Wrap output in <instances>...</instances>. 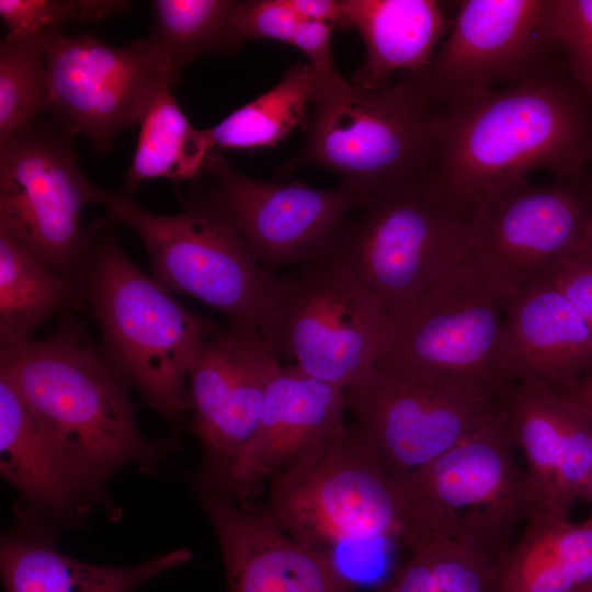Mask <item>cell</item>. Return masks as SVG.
Wrapping results in <instances>:
<instances>
[{
	"mask_svg": "<svg viewBox=\"0 0 592 592\" xmlns=\"http://www.w3.org/2000/svg\"><path fill=\"white\" fill-rule=\"evenodd\" d=\"M187 548L133 566L95 565L72 558L57 546L56 534L32 511L1 537L0 569L5 592H135L150 579L186 563Z\"/></svg>",
	"mask_w": 592,
	"mask_h": 592,
	"instance_id": "603a6c76",
	"label": "cell"
},
{
	"mask_svg": "<svg viewBox=\"0 0 592 592\" xmlns=\"http://www.w3.org/2000/svg\"><path fill=\"white\" fill-rule=\"evenodd\" d=\"M510 294L470 253L408 316L392 325L378 365L418 377L504 389L499 348Z\"/></svg>",
	"mask_w": 592,
	"mask_h": 592,
	"instance_id": "8fae6325",
	"label": "cell"
},
{
	"mask_svg": "<svg viewBox=\"0 0 592 592\" xmlns=\"http://www.w3.org/2000/svg\"><path fill=\"white\" fill-rule=\"evenodd\" d=\"M572 304L592 330V260L570 255L546 276Z\"/></svg>",
	"mask_w": 592,
	"mask_h": 592,
	"instance_id": "e575fe53",
	"label": "cell"
},
{
	"mask_svg": "<svg viewBox=\"0 0 592 592\" xmlns=\"http://www.w3.org/2000/svg\"><path fill=\"white\" fill-rule=\"evenodd\" d=\"M498 561L488 592H573L592 578V520L532 513Z\"/></svg>",
	"mask_w": 592,
	"mask_h": 592,
	"instance_id": "d4e9b609",
	"label": "cell"
},
{
	"mask_svg": "<svg viewBox=\"0 0 592 592\" xmlns=\"http://www.w3.org/2000/svg\"><path fill=\"white\" fill-rule=\"evenodd\" d=\"M300 21L287 0L234 1L228 19L230 48L255 38L291 44Z\"/></svg>",
	"mask_w": 592,
	"mask_h": 592,
	"instance_id": "836d02e7",
	"label": "cell"
},
{
	"mask_svg": "<svg viewBox=\"0 0 592 592\" xmlns=\"http://www.w3.org/2000/svg\"><path fill=\"white\" fill-rule=\"evenodd\" d=\"M341 27L358 31L366 49L352 82L368 90L391 83L398 71H422L444 35L446 20L434 0H340Z\"/></svg>",
	"mask_w": 592,
	"mask_h": 592,
	"instance_id": "cb8c5ba5",
	"label": "cell"
},
{
	"mask_svg": "<svg viewBox=\"0 0 592 592\" xmlns=\"http://www.w3.org/2000/svg\"><path fill=\"white\" fill-rule=\"evenodd\" d=\"M311 105L303 148L278 177L320 167L337 173L342 185L372 196L426 172L437 107L406 79L368 90L341 75L317 78Z\"/></svg>",
	"mask_w": 592,
	"mask_h": 592,
	"instance_id": "8992f818",
	"label": "cell"
},
{
	"mask_svg": "<svg viewBox=\"0 0 592 592\" xmlns=\"http://www.w3.org/2000/svg\"><path fill=\"white\" fill-rule=\"evenodd\" d=\"M263 510L293 538L327 551L375 540L411 550L435 535L355 424H345L314 463L272 481Z\"/></svg>",
	"mask_w": 592,
	"mask_h": 592,
	"instance_id": "5b68a950",
	"label": "cell"
},
{
	"mask_svg": "<svg viewBox=\"0 0 592 592\" xmlns=\"http://www.w3.org/2000/svg\"><path fill=\"white\" fill-rule=\"evenodd\" d=\"M391 329L377 297L348 265L328 257L281 278L259 328L278 360L342 389L377 364Z\"/></svg>",
	"mask_w": 592,
	"mask_h": 592,
	"instance_id": "ba28073f",
	"label": "cell"
},
{
	"mask_svg": "<svg viewBox=\"0 0 592 592\" xmlns=\"http://www.w3.org/2000/svg\"><path fill=\"white\" fill-rule=\"evenodd\" d=\"M301 21H321L341 26L340 0H287Z\"/></svg>",
	"mask_w": 592,
	"mask_h": 592,
	"instance_id": "8d00e7d4",
	"label": "cell"
},
{
	"mask_svg": "<svg viewBox=\"0 0 592 592\" xmlns=\"http://www.w3.org/2000/svg\"><path fill=\"white\" fill-rule=\"evenodd\" d=\"M470 213L423 174L373 194L325 257L348 265L394 325L470 253Z\"/></svg>",
	"mask_w": 592,
	"mask_h": 592,
	"instance_id": "277c9868",
	"label": "cell"
},
{
	"mask_svg": "<svg viewBox=\"0 0 592 592\" xmlns=\"http://www.w3.org/2000/svg\"><path fill=\"white\" fill-rule=\"evenodd\" d=\"M0 471L39 515L76 517L100 498V481L41 420L0 369Z\"/></svg>",
	"mask_w": 592,
	"mask_h": 592,
	"instance_id": "44dd1931",
	"label": "cell"
},
{
	"mask_svg": "<svg viewBox=\"0 0 592 592\" xmlns=\"http://www.w3.org/2000/svg\"><path fill=\"white\" fill-rule=\"evenodd\" d=\"M71 137L36 118L0 140V228L78 283L94 235L83 209L111 192L81 172Z\"/></svg>",
	"mask_w": 592,
	"mask_h": 592,
	"instance_id": "9c48e42d",
	"label": "cell"
},
{
	"mask_svg": "<svg viewBox=\"0 0 592 592\" xmlns=\"http://www.w3.org/2000/svg\"><path fill=\"white\" fill-rule=\"evenodd\" d=\"M592 160V100L549 62L503 87L456 98L436 111L424 175L471 212L487 193L536 170L584 172Z\"/></svg>",
	"mask_w": 592,
	"mask_h": 592,
	"instance_id": "6da1fadb",
	"label": "cell"
},
{
	"mask_svg": "<svg viewBox=\"0 0 592 592\" xmlns=\"http://www.w3.org/2000/svg\"><path fill=\"white\" fill-rule=\"evenodd\" d=\"M107 216L140 238L152 276L172 293L217 310L229 322L258 328L273 308L281 278L267 273L230 224L196 194L181 213L161 215L126 191L111 192Z\"/></svg>",
	"mask_w": 592,
	"mask_h": 592,
	"instance_id": "52a82bcc",
	"label": "cell"
},
{
	"mask_svg": "<svg viewBox=\"0 0 592 592\" xmlns=\"http://www.w3.org/2000/svg\"><path fill=\"white\" fill-rule=\"evenodd\" d=\"M149 36L168 59L175 84L185 65L207 54L231 49L228 19L231 0H155Z\"/></svg>",
	"mask_w": 592,
	"mask_h": 592,
	"instance_id": "f546056e",
	"label": "cell"
},
{
	"mask_svg": "<svg viewBox=\"0 0 592 592\" xmlns=\"http://www.w3.org/2000/svg\"><path fill=\"white\" fill-rule=\"evenodd\" d=\"M505 389L418 377L375 364L342 390L346 408L377 460L399 479L428 465L491 418Z\"/></svg>",
	"mask_w": 592,
	"mask_h": 592,
	"instance_id": "30bf717a",
	"label": "cell"
},
{
	"mask_svg": "<svg viewBox=\"0 0 592 592\" xmlns=\"http://www.w3.org/2000/svg\"><path fill=\"white\" fill-rule=\"evenodd\" d=\"M583 499L587 500L591 504V513H590L589 519L592 520V473L589 478Z\"/></svg>",
	"mask_w": 592,
	"mask_h": 592,
	"instance_id": "ab89813d",
	"label": "cell"
},
{
	"mask_svg": "<svg viewBox=\"0 0 592 592\" xmlns=\"http://www.w3.org/2000/svg\"><path fill=\"white\" fill-rule=\"evenodd\" d=\"M591 219L592 179L585 171L540 185L515 180L473 206L470 257L511 295L570 257Z\"/></svg>",
	"mask_w": 592,
	"mask_h": 592,
	"instance_id": "7c38bea8",
	"label": "cell"
},
{
	"mask_svg": "<svg viewBox=\"0 0 592 592\" xmlns=\"http://www.w3.org/2000/svg\"><path fill=\"white\" fill-rule=\"evenodd\" d=\"M559 391L565 392L579 402L592 417V366L574 383Z\"/></svg>",
	"mask_w": 592,
	"mask_h": 592,
	"instance_id": "74e56055",
	"label": "cell"
},
{
	"mask_svg": "<svg viewBox=\"0 0 592 592\" xmlns=\"http://www.w3.org/2000/svg\"><path fill=\"white\" fill-rule=\"evenodd\" d=\"M515 448L501 400L491 418L452 448L397 480L437 534L477 527L512 534L530 513Z\"/></svg>",
	"mask_w": 592,
	"mask_h": 592,
	"instance_id": "e0dca14e",
	"label": "cell"
},
{
	"mask_svg": "<svg viewBox=\"0 0 592 592\" xmlns=\"http://www.w3.org/2000/svg\"><path fill=\"white\" fill-rule=\"evenodd\" d=\"M126 1L100 0H0V15L8 38L57 36L70 22H89L126 11Z\"/></svg>",
	"mask_w": 592,
	"mask_h": 592,
	"instance_id": "1f68e13d",
	"label": "cell"
},
{
	"mask_svg": "<svg viewBox=\"0 0 592 592\" xmlns=\"http://www.w3.org/2000/svg\"><path fill=\"white\" fill-rule=\"evenodd\" d=\"M198 492L220 547L227 592L356 591L330 551L293 538L263 509L206 485Z\"/></svg>",
	"mask_w": 592,
	"mask_h": 592,
	"instance_id": "d6986e66",
	"label": "cell"
},
{
	"mask_svg": "<svg viewBox=\"0 0 592 592\" xmlns=\"http://www.w3.org/2000/svg\"><path fill=\"white\" fill-rule=\"evenodd\" d=\"M171 84L156 94L139 125L140 132L125 190L133 194L141 182L164 178L178 185L198 181L215 150L206 129H198L178 105Z\"/></svg>",
	"mask_w": 592,
	"mask_h": 592,
	"instance_id": "83f0119b",
	"label": "cell"
},
{
	"mask_svg": "<svg viewBox=\"0 0 592 592\" xmlns=\"http://www.w3.org/2000/svg\"><path fill=\"white\" fill-rule=\"evenodd\" d=\"M0 369L41 420L103 483L117 469H156L164 446L140 433L128 384L71 312L46 338L0 350Z\"/></svg>",
	"mask_w": 592,
	"mask_h": 592,
	"instance_id": "3957f363",
	"label": "cell"
},
{
	"mask_svg": "<svg viewBox=\"0 0 592 592\" xmlns=\"http://www.w3.org/2000/svg\"><path fill=\"white\" fill-rule=\"evenodd\" d=\"M57 36L43 35L29 39L5 37L1 41L0 140L45 112L46 49Z\"/></svg>",
	"mask_w": 592,
	"mask_h": 592,
	"instance_id": "4dcf8cb0",
	"label": "cell"
},
{
	"mask_svg": "<svg viewBox=\"0 0 592 592\" xmlns=\"http://www.w3.org/2000/svg\"><path fill=\"white\" fill-rule=\"evenodd\" d=\"M502 405L526 463L528 515L569 519L592 473V417L565 392L531 380L511 383Z\"/></svg>",
	"mask_w": 592,
	"mask_h": 592,
	"instance_id": "ac0fdd59",
	"label": "cell"
},
{
	"mask_svg": "<svg viewBox=\"0 0 592 592\" xmlns=\"http://www.w3.org/2000/svg\"><path fill=\"white\" fill-rule=\"evenodd\" d=\"M573 592H592V578Z\"/></svg>",
	"mask_w": 592,
	"mask_h": 592,
	"instance_id": "60d3db41",
	"label": "cell"
},
{
	"mask_svg": "<svg viewBox=\"0 0 592 592\" xmlns=\"http://www.w3.org/2000/svg\"><path fill=\"white\" fill-rule=\"evenodd\" d=\"M550 0H462L449 33L422 71L403 75L433 106L515 83L556 50Z\"/></svg>",
	"mask_w": 592,
	"mask_h": 592,
	"instance_id": "9a60e30c",
	"label": "cell"
},
{
	"mask_svg": "<svg viewBox=\"0 0 592 592\" xmlns=\"http://www.w3.org/2000/svg\"><path fill=\"white\" fill-rule=\"evenodd\" d=\"M340 387L295 365H282L271 382L258 431L232 473L228 494L243 500L318 459L345 425Z\"/></svg>",
	"mask_w": 592,
	"mask_h": 592,
	"instance_id": "ffe728a7",
	"label": "cell"
},
{
	"mask_svg": "<svg viewBox=\"0 0 592 592\" xmlns=\"http://www.w3.org/2000/svg\"><path fill=\"white\" fill-rule=\"evenodd\" d=\"M110 217L94 223L80 285L114 371L169 421L187 411L186 379L205 341L220 327L182 305L136 265L117 241Z\"/></svg>",
	"mask_w": 592,
	"mask_h": 592,
	"instance_id": "7a4b0ae2",
	"label": "cell"
},
{
	"mask_svg": "<svg viewBox=\"0 0 592 592\" xmlns=\"http://www.w3.org/2000/svg\"><path fill=\"white\" fill-rule=\"evenodd\" d=\"M282 364L250 323L228 322L202 345L186 379L191 430L204 451V485L228 492Z\"/></svg>",
	"mask_w": 592,
	"mask_h": 592,
	"instance_id": "2e32d148",
	"label": "cell"
},
{
	"mask_svg": "<svg viewBox=\"0 0 592 592\" xmlns=\"http://www.w3.org/2000/svg\"><path fill=\"white\" fill-rule=\"evenodd\" d=\"M200 180L205 183L193 193L230 224L272 275L284 266L323 258L351 214L371 197L342 184L316 189L303 182L254 179L215 150Z\"/></svg>",
	"mask_w": 592,
	"mask_h": 592,
	"instance_id": "4fadbf2b",
	"label": "cell"
},
{
	"mask_svg": "<svg viewBox=\"0 0 592 592\" xmlns=\"http://www.w3.org/2000/svg\"><path fill=\"white\" fill-rule=\"evenodd\" d=\"M166 84H175L171 67L150 37L115 47L90 34H61L46 49L45 112L71 136L90 138L100 153L140 122Z\"/></svg>",
	"mask_w": 592,
	"mask_h": 592,
	"instance_id": "5bb4252c",
	"label": "cell"
},
{
	"mask_svg": "<svg viewBox=\"0 0 592 592\" xmlns=\"http://www.w3.org/2000/svg\"><path fill=\"white\" fill-rule=\"evenodd\" d=\"M316 82V71L309 62L292 66L271 90L206 129L213 146L254 149L277 145L306 122Z\"/></svg>",
	"mask_w": 592,
	"mask_h": 592,
	"instance_id": "f1b7e54d",
	"label": "cell"
},
{
	"mask_svg": "<svg viewBox=\"0 0 592 592\" xmlns=\"http://www.w3.org/2000/svg\"><path fill=\"white\" fill-rule=\"evenodd\" d=\"M511 542L465 531L455 536L437 534L410 550L379 592H488L494 570Z\"/></svg>",
	"mask_w": 592,
	"mask_h": 592,
	"instance_id": "4316f807",
	"label": "cell"
},
{
	"mask_svg": "<svg viewBox=\"0 0 592 592\" xmlns=\"http://www.w3.org/2000/svg\"><path fill=\"white\" fill-rule=\"evenodd\" d=\"M592 366V330L546 277L512 293L499 348L501 378L561 390Z\"/></svg>",
	"mask_w": 592,
	"mask_h": 592,
	"instance_id": "7402d4cb",
	"label": "cell"
},
{
	"mask_svg": "<svg viewBox=\"0 0 592 592\" xmlns=\"http://www.w3.org/2000/svg\"><path fill=\"white\" fill-rule=\"evenodd\" d=\"M335 26L321 21H300L291 45L300 49L309 59L318 79H328L339 73L331 53V34Z\"/></svg>",
	"mask_w": 592,
	"mask_h": 592,
	"instance_id": "d590c367",
	"label": "cell"
},
{
	"mask_svg": "<svg viewBox=\"0 0 592 592\" xmlns=\"http://www.w3.org/2000/svg\"><path fill=\"white\" fill-rule=\"evenodd\" d=\"M88 311L80 285L0 228V350L33 339L56 315Z\"/></svg>",
	"mask_w": 592,
	"mask_h": 592,
	"instance_id": "484cf974",
	"label": "cell"
},
{
	"mask_svg": "<svg viewBox=\"0 0 592 592\" xmlns=\"http://www.w3.org/2000/svg\"><path fill=\"white\" fill-rule=\"evenodd\" d=\"M571 255H580L592 260V219Z\"/></svg>",
	"mask_w": 592,
	"mask_h": 592,
	"instance_id": "f35d334b",
	"label": "cell"
},
{
	"mask_svg": "<svg viewBox=\"0 0 592 592\" xmlns=\"http://www.w3.org/2000/svg\"><path fill=\"white\" fill-rule=\"evenodd\" d=\"M550 30L565 70L592 100V0H550Z\"/></svg>",
	"mask_w": 592,
	"mask_h": 592,
	"instance_id": "d6a6232c",
	"label": "cell"
}]
</instances>
